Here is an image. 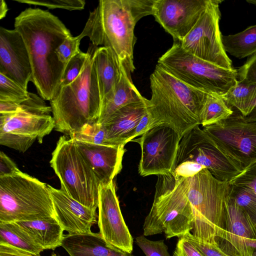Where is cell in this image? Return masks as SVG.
<instances>
[{
	"label": "cell",
	"instance_id": "29",
	"mask_svg": "<svg viewBox=\"0 0 256 256\" xmlns=\"http://www.w3.org/2000/svg\"><path fill=\"white\" fill-rule=\"evenodd\" d=\"M230 184V196L246 214L256 228V193L248 187Z\"/></svg>",
	"mask_w": 256,
	"mask_h": 256
},
{
	"label": "cell",
	"instance_id": "28",
	"mask_svg": "<svg viewBox=\"0 0 256 256\" xmlns=\"http://www.w3.org/2000/svg\"><path fill=\"white\" fill-rule=\"evenodd\" d=\"M234 113L219 94L209 92L200 117V124L203 127L218 123L226 120Z\"/></svg>",
	"mask_w": 256,
	"mask_h": 256
},
{
	"label": "cell",
	"instance_id": "17",
	"mask_svg": "<svg viewBox=\"0 0 256 256\" xmlns=\"http://www.w3.org/2000/svg\"><path fill=\"white\" fill-rule=\"evenodd\" d=\"M255 240L256 228L228 193L226 200L225 231L219 245L234 256H252Z\"/></svg>",
	"mask_w": 256,
	"mask_h": 256
},
{
	"label": "cell",
	"instance_id": "20",
	"mask_svg": "<svg viewBox=\"0 0 256 256\" xmlns=\"http://www.w3.org/2000/svg\"><path fill=\"white\" fill-rule=\"evenodd\" d=\"M100 184H108L121 171L124 146L99 145L75 140Z\"/></svg>",
	"mask_w": 256,
	"mask_h": 256
},
{
	"label": "cell",
	"instance_id": "23",
	"mask_svg": "<svg viewBox=\"0 0 256 256\" xmlns=\"http://www.w3.org/2000/svg\"><path fill=\"white\" fill-rule=\"evenodd\" d=\"M62 246L70 256H134L108 244L100 232L64 234Z\"/></svg>",
	"mask_w": 256,
	"mask_h": 256
},
{
	"label": "cell",
	"instance_id": "43",
	"mask_svg": "<svg viewBox=\"0 0 256 256\" xmlns=\"http://www.w3.org/2000/svg\"><path fill=\"white\" fill-rule=\"evenodd\" d=\"M0 256H40L0 242Z\"/></svg>",
	"mask_w": 256,
	"mask_h": 256
},
{
	"label": "cell",
	"instance_id": "5",
	"mask_svg": "<svg viewBox=\"0 0 256 256\" xmlns=\"http://www.w3.org/2000/svg\"><path fill=\"white\" fill-rule=\"evenodd\" d=\"M136 23L128 0H100L96 8L90 12L78 36L81 40L88 37L96 46L110 48L132 72L135 69L133 54L136 40L134 34Z\"/></svg>",
	"mask_w": 256,
	"mask_h": 256
},
{
	"label": "cell",
	"instance_id": "12",
	"mask_svg": "<svg viewBox=\"0 0 256 256\" xmlns=\"http://www.w3.org/2000/svg\"><path fill=\"white\" fill-rule=\"evenodd\" d=\"M222 2L210 0L194 26L179 42L192 54L220 67L232 68V62L223 48L219 26Z\"/></svg>",
	"mask_w": 256,
	"mask_h": 256
},
{
	"label": "cell",
	"instance_id": "36",
	"mask_svg": "<svg viewBox=\"0 0 256 256\" xmlns=\"http://www.w3.org/2000/svg\"><path fill=\"white\" fill-rule=\"evenodd\" d=\"M81 39L79 36H72L66 38L56 50L58 60L64 65L80 51V44Z\"/></svg>",
	"mask_w": 256,
	"mask_h": 256
},
{
	"label": "cell",
	"instance_id": "10",
	"mask_svg": "<svg viewBox=\"0 0 256 256\" xmlns=\"http://www.w3.org/2000/svg\"><path fill=\"white\" fill-rule=\"evenodd\" d=\"M51 112V106L44 99L30 92L16 112L0 114V144L24 152L36 140L42 144L54 128Z\"/></svg>",
	"mask_w": 256,
	"mask_h": 256
},
{
	"label": "cell",
	"instance_id": "8",
	"mask_svg": "<svg viewBox=\"0 0 256 256\" xmlns=\"http://www.w3.org/2000/svg\"><path fill=\"white\" fill-rule=\"evenodd\" d=\"M158 64L188 85L208 93L222 96L237 82V69L200 58L184 50L177 40L159 58Z\"/></svg>",
	"mask_w": 256,
	"mask_h": 256
},
{
	"label": "cell",
	"instance_id": "25",
	"mask_svg": "<svg viewBox=\"0 0 256 256\" xmlns=\"http://www.w3.org/2000/svg\"><path fill=\"white\" fill-rule=\"evenodd\" d=\"M45 250H54L62 246L64 229L54 216L16 222Z\"/></svg>",
	"mask_w": 256,
	"mask_h": 256
},
{
	"label": "cell",
	"instance_id": "1",
	"mask_svg": "<svg viewBox=\"0 0 256 256\" xmlns=\"http://www.w3.org/2000/svg\"><path fill=\"white\" fill-rule=\"evenodd\" d=\"M14 26L29 54L31 82L40 97L50 101L60 88L66 66L58 60L56 50L72 34L57 16L39 8L22 11L15 18Z\"/></svg>",
	"mask_w": 256,
	"mask_h": 256
},
{
	"label": "cell",
	"instance_id": "45",
	"mask_svg": "<svg viewBox=\"0 0 256 256\" xmlns=\"http://www.w3.org/2000/svg\"><path fill=\"white\" fill-rule=\"evenodd\" d=\"M243 116L246 120L252 122H256V104L252 112L248 116Z\"/></svg>",
	"mask_w": 256,
	"mask_h": 256
},
{
	"label": "cell",
	"instance_id": "48",
	"mask_svg": "<svg viewBox=\"0 0 256 256\" xmlns=\"http://www.w3.org/2000/svg\"><path fill=\"white\" fill-rule=\"evenodd\" d=\"M50 256H60L58 255V254H56L54 252H52Z\"/></svg>",
	"mask_w": 256,
	"mask_h": 256
},
{
	"label": "cell",
	"instance_id": "13",
	"mask_svg": "<svg viewBox=\"0 0 256 256\" xmlns=\"http://www.w3.org/2000/svg\"><path fill=\"white\" fill-rule=\"evenodd\" d=\"M202 130L244 168L256 162V122L246 120L234 112L226 120L204 126Z\"/></svg>",
	"mask_w": 256,
	"mask_h": 256
},
{
	"label": "cell",
	"instance_id": "31",
	"mask_svg": "<svg viewBox=\"0 0 256 256\" xmlns=\"http://www.w3.org/2000/svg\"><path fill=\"white\" fill-rule=\"evenodd\" d=\"M72 138L76 140L90 144L110 146L106 140L104 128L98 122L86 125Z\"/></svg>",
	"mask_w": 256,
	"mask_h": 256
},
{
	"label": "cell",
	"instance_id": "39",
	"mask_svg": "<svg viewBox=\"0 0 256 256\" xmlns=\"http://www.w3.org/2000/svg\"><path fill=\"white\" fill-rule=\"evenodd\" d=\"M172 256H204L189 240L184 237L178 238Z\"/></svg>",
	"mask_w": 256,
	"mask_h": 256
},
{
	"label": "cell",
	"instance_id": "24",
	"mask_svg": "<svg viewBox=\"0 0 256 256\" xmlns=\"http://www.w3.org/2000/svg\"><path fill=\"white\" fill-rule=\"evenodd\" d=\"M120 79L116 88L110 98L101 103L98 122L100 124L104 123L122 107L144 98L132 83L129 66L120 62Z\"/></svg>",
	"mask_w": 256,
	"mask_h": 256
},
{
	"label": "cell",
	"instance_id": "19",
	"mask_svg": "<svg viewBox=\"0 0 256 256\" xmlns=\"http://www.w3.org/2000/svg\"><path fill=\"white\" fill-rule=\"evenodd\" d=\"M52 199L54 217L64 230L69 234L92 232L91 228L98 222L96 208H88L60 189L48 184Z\"/></svg>",
	"mask_w": 256,
	"mask_h": 256
},
{
	"label": "cell",
	"instance_id": "21",
	"mask_svg": "<svg viewBox=\"0 0 256 256\" xmlns=\"http://www.w3.org/2000/svg\"><path fill=\"white\" fill-rule=\"evenodd\" d=\"M148 112V99L127 104L110 116L102 124L110 146H125L128 134Z\"/></svg>",
	"mask_w": 256,
	"mask_h": 256
},
{
	"label": "cell",
	"instance_id": "35",
	"mask_svg": "<svg viewBox=\"0 0 256 256\" xmlns=\"http://www.w3.org/2000/svg\"><path fill=\"white\" fill-rule=\"evenodd\" d=\"M135 242L146 256H170L163 240H152L142 235L136 238Z\"/></svg>",
	"mask_w": 256,
	"mask_h": 256
},
{
	"label": "cell",
	"instance_id": "2",
	"mask_svg": "<svg viewBox=\"0 0 256 256\" xmlns=\"http://www.w3.org/2000/svg\"><path fill=\"white\" fill-rule=\"evenodd\" d=\"M152 97L148 100V111L152 128L166 124L180 139L200 124V117L208 92L181 81L158 64L150 76Z\"/></svg>",
	"mask_w": 256,
	"mask_h": 256
},
{
	"label": "cell",
	"instance_id": "32",
	"mask_svg": "<svg viewBox=\"0 0 256 256\" xmlns=\"http://www.w3.org/2000/svg\"><path fill=\"white\" fill-rule=\"evenodd\" d=\"M89 52L80 51L66 64L60 88L72 82L80 74L88 56Z\"/></svg>",
	"mask_w": 256,
	"mask_h": 256
},
{
	"label": "cell",
	"instance_id": "27",
	"mask_svg": "<svg viewBox=\"0 0 256 256\" xmlns=\"http://www.w3.org/2000/svg\"><path fill=\"white\" fill-rule=\"evenodd\" d=\"M0 242L31 253L40 254L44 249L16 222H0Z\"/></svg>",
	"mask_w": 256,
	"mask_h": 256
},
{
	"label": "cell",
	"instance_id": "42",
	"mask_svg": "<svg viewBox=\"0 0 256 256\" xmlns=\"http://www.w3.org/2000/svg\"><path fill=\"white\" fill-rule=\"evenodd\" d=\"M20 170L4 152H0V177L12 175Z\"/></svg>",
	"mask_w": 256,
	"mask_h": 256
},
{
	"label": "cell",
	"instance_id": "41",
	"mask_svg": "<svg viewBox=\"0 0 256 256\" xmlns=\"http://www.w3.org/2000/svg\"><path fill=\"white\" fill-rule=\"evenodd\" d=\"M151 125L152 119L148 111L136 126L128 134L126 140V144L132 141L136 137L142 135L146 132L151 129Z\"/></svg>",
	"mask_w": 256,
	"mask_h": 256
},
{
	"label": "cell",
	"instance_id": "26",
	"mask_svg": "<svg viewBox=\"0 0 256 256\" xmlns=\"http://www.w3.org/2000/svg\"><path fill=\"white\" fill-rule=\"evenodd\" d=\"M226 52L239 59L256 54V24L234 34H222Z\"/></svg>",
	"mask_w": 256,
	"mask_h": 256
},
{
	"label": "cell",
	"instance_id": "16",
	"mask_svg": "<svg viewBox=\"0 0 256 256\" xmlns=\"http://www.w3.org/2000/svg\"><path fill=\"white\" fill-rule=\"evenodd\" d=\"M210 0H155L153 16L174 40L181 42L194 26Z\"/></svg>",
	"mask_w": 256,
	"mask_h": 256
},
{
	"label": "cell",
	"instance_id": "33",
	"mask_svg": "<svg viewBox=\"0 0 256 256\" xmlns=\"http://www.w3.org/2000/svg\"><path fill=\"white\" fill-rule=\"evenodd\" d=\"M189 240L204 256H234L222 249L217 242H210L194 236L191 232L184 236Z\"/></svg>",
	"mask_w": 256,
	"mask_h": 256
},
{
	"label": "cell",
	"instance_id": "14",
	"mask_svg": "<svg viewBox=\"0 0 256 256\" xmlns=\"http://www.w3.org/2000/svg\"><path fill=\"white\" fill-rule=\"evenodd\" d=\"M177 132L166 124L156 126L132 141L138 143L141 158L140 176L160 175L172 172L180 141Z\"/></svg>",
	"mask_w": 256,
	"mask_h": 256
},
{
	"label": "cell",
	"instance_id": "40",
	"mask_svg": "<svg viewBox=\"0 0 256 256\" xmlns=\"http://www.w3.org/2000/svg\"><path fill=\"white\" fill-rule=\"evenodd\" d=\"M204 168H206L196 162L186 161L176 166L172 172L176 176L188 178L194 176Z\"/></svg>",
	"mask_w": 256,
	"mask_h": 256
},
{
	"label": "cell",
	"instance_id": "38",
	"mask_svg": "<svg viewBox=\"0 0 256 256\" xmlns=\"http://www.w3.org/2000/svg\"><path fill=\"white\" fill-rule=\"evenodd\" d=\"M230 184L248 187L256 194V162L244 168Z\"/></svg>",
	"mask_w": 256,
	"mask_h": 256
},
{
	"label": "cell",
	"instance_id": "6",
	"mask_svg": "<svg viewBox=\"0 0 256 256\" xmlns=\"http://www.w3.org/2000/svg\"><path fill=\"white\" fill-rule=\"evenodd\" d=\"M188 178L187 196L194 216L191 232L201 240L218 242L225 231L230 182L217 179L206 168Z\"/></svg>",
	"mask_w": 256,
	"mask_h": 256
},
{
	"label": "cell",
	"instance_id": "30",
	"mask_svg": "<svg viewBox=\"0 0 256 256\" xmlns=\"http://www.w3.org/2000/svg\"><path fill=\"white\" fill-rule=\"evenodd\" d=\"M30 97V92L20 84L0 73V100L21 104Z\"/></svg>",
	"mask_w": 256,
	"mask_h": 256
},
{
	"label": "cell",
	"instance_id": "22",
	"mask_svg": "<svg viewBox=\"0 0 256 256\" xmlns=\"http://www.w3.org/2000/svg\"><path fill=\"white\" fill-rule=\"evenodd\" d=\"M92 61L97 75L102 103L112 96L120 80V62L110 48L104 46L94 50Z\"/></svg>",
	"mask_w": 256,
	"mask_h": 256
},
{
	"label": "cell",
	"instance_id": "3",
	"mask_svg": "<svg viewBox=\"0 0 256 256\" xmlns=\"http://www.w3.org/2000/svg\"><path fill=\"white\" fill-rule=\"evenodd\" d=\"M79 76L60 87L50 101L54 129L72 138L86 124L98 122L101 98L92 52Z\"/></svg>",
	"mask_w": 256,
	"mask_h": 256
},
{
	"label": "cell",
	"instance_id": "46",
	"mask_svg": "<svg viewBox=\"0 0 256 256\" xmlns=\"http://www.w3.org/2000/svg\"><path fill=\"white\" fill-rule=\"evenodd\" d=\"M253 248H254V252L252 256H256V240L253 241Z\"/></svg>",
	"mask_w": 256,
	"mask_h": 256
},
{
	"label": "cell",
	"instance_id": "47",
	"mask_svg": "<svg viewBox=\"0 0 256 256\" xmlns=\"http://www.w3.org/2000/svg\"><path fill=\"white\" fill-rule=\"evenodd\" d=\"M246 2L250 4L256 6V0H247Z\"/></svg>",
	"mask_w": 256,
	"mask_h": 256
},
{
	"label": "cell",
	"instance_id": "11",
	"mask_svg": "<svg viewBox=\"0 0 256 256\" xmlns=\"http://www.w3.org/2000/svg\"><path fill=\"white\" fill-rule=\"evenodd\" d=\"M186 161L195 162L204 166L216 178L222 181L232 180L244 169L240 164L220 148L199 126L182 137L175 168Z\"/></svg>",
	"mask_w": 256,
	"mask_h": 256
},
{
	"label": "cell",
	"instance_id": "18",
	"mask_svg": "<svg viewBox=\"0 0 256 256\" xmlns=\"http://www.w3.org/2000/svg\"><path fill=\"white\" fill-rule=\"evenodd\" d=\"M0 73L27 90L32 69L22 35L15 29L0 28Z\"/></svg>",
	"mask_w": 256,
	"mask_h": 256
},
{
	"label": "cell",
	"instance_id": "37",
	"mask_svg": "<svg viewBox=\"0 0 256 256\" xmlns=\"http://www.w3.org/2000/svg\"><path fill=\"white\" fill-rule=\"evenodd\" d=\"M155 0H128L131 13L138 22L142 18L153 14Z\"/></svg>",
	"mask_w": 256,
	"mask_h": 256
},
{
	"label": "cell",
	"instance_id": "34",
	"mask_svg": "<svg viewBox=\"0 0 256 256\" xmlns=\"http://www.w3.org/2000/svg\"><path fill=\"white\" fill-rule=\"evenodd\" d=\"M28 4L40 6L50 9L62 8L68 10H82L85 6L83 0H16Z\"/></svg>",
	"mask_w": 256,
	"mask_h": 256
},
{
	"label": "cell",
	"instance_id": "4",
	"mask_svg": "<svg viewBox=\"0 0 256 256\" xmlns=\"http://www.w3.org/2000/svg\"><path fill=\"white\" fill-rule=\"evenodd\" d=\"M152 208L143 225V235L164 234L178 238L191 232L194 216L187 196L188 178L173 172L158 176Z\"/></svg>",
	"mask_w": 256,
	"mask_h": 256
},
{
	"label": "cell",
	"instance_id": "15",
	"mask_svg": "<svg viewBox=\"0 0 256 256\" xmlns=\"http://www.w3.org/2000/svg\"><path fill=\"white\" fill-rule=\"evenodd\" d=\"M98 224L100 234L110 246L132 254L134 240L124 219L114 181L100 184Z\"/></svg>",
	"mask_w": 256,
	"mask_h": 256
},
{
	"label": "cell",
	"instance_id": "7",
	"mask_svg": "<svg viewBox=\"0 0 256 256\" xmlns=\"http://www.w3.org/2000/svg\"><path fill=\"white\" fill-rule=\"evenodd\" d=\"M54 216L48 184L20 171L0 177V222L30 221Z\"/></svg>",
	"mask_w": 256,
	"mask_h": 256
},
{
	"label": "cell",
	"instance_id": "44",
	"mask_svg": "<svg viewBox=\"0 0 256 256\" xmlns=\"http://www.w3.org/2000/svg\"><path fill=\"white\" fill-rule=\"evenodd\" d=\"M8 11V6L6 2L1 0L0 2V18L2 19L4 18Z\"/></svg>",
	"mask_w": 256,
	"mask_h": 256
},
{
	"label": "cell",
	"instance_id": "9",
	"mask_svg": "<svg viewBox=\"0 0 256 256\" xmlns=\"http://www.w3.org/2000/svg\"><path fill=\"white\" fill-rule=\"evenodd\" d=\"M50 162L62 190L88 208H98L100 182L74 138L60 136Z\"/></svg>",
	"mask_w": 256,
	"mask_h": 256
}]
</instances>
